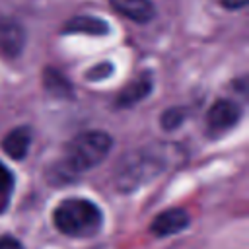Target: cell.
I'll return each instance as SVG.
<instances>
[{"label":"cell","instance_id":"obj_1","mask_svg":"<svg viewBox=\"0 0 249 249\" xmlns=\"http://www.w3.org/2000/svg\"><path fill=\"white\" fill-rule=\"evenodd\" d=\"M111 146H113L111 136L101 130H88V132L74 136L70 144L66 146L60 173L64 177H72V175H78V173H84L95 167L97 163L105 160Z\"/></svg>","mask_w":249,"mask_h":249},{"label":"cell","instance_id":"obj_2","mask_svg":"<svg viewBox=\"0 0 249 249\" xmlns=\"http://www.w3.org/2000/svg\"><path fill=\"white\" fill-rule=\"evenodd\" d=\"M54 226L68 237H91L103 224L101 210L86 198H66L53 214Z\"/></svg>","mask_w":249,"mask_h":249},{"label":"cell","instance_id":"obj_3","mask_svg":"<svg viewBox=\"0 0 249 249\" xmlns=\"http://www.w3.org/2000/svg\"><path fill=\"white\" fill-rule=\"evenodd\" d=\"M167 165V158L156 150H136L121 160L115 171V185L119 191H134L152 181Z\"/></svg>","mask_w":249,"mask_h":249},{"label":"cell","instance_id":"obj_4","mask_svg":"<svg viewBox=\"0 0 249 249\" xmlns=\"http://www.w3.org/2000/svg\"><path fill=\"white\" fill-rule=\"evenodd\" d=\"M241 119V109L235 101L231 99H218L210 111H208V130L212 134H222L226 130H230L231 126L237 124V121Z\"/></svg>","mask_w":249,"mask_h":249},{"label":"cell","instance_id":"obj_5","mask_svg":"<svg viewBox=\"0 0 249 249\" xmlns=\"http://www.w3.org/2000/svg\"><path fill=\"white\" fill-rule=\"evenodd\" d=\"M25 47V29L14 18H0V54L16 58Z\"/></svg>","mask_w":249,"mask_h":249},{"label":"cell","instance_id":"obj_6","mask_svg":"<svg viewBox=\"0 0 249 249\" xmlns=\"http://www.w3.org/2000/svg\"><path fill=\"white\" fill-rule=\"evenodd\" d=\"M189 226V214L181 208H169L161 214H158L152 222V233H156L158 237H165V235H173L183 231Z\"/></svg>","mask_w":249,"mask_h":249},{"label":"cell","instance_id":"obj_7","mask_svg":"<svg viewBox=\"0 0 249 249\" xmlns=\"http://www.w3.org/2000/svg\"><path fill=\"white\" fill-rule=\"evenodd\" d=\"M109 4L115 12L138 23H146L156 16V8L150 0H109Z\"/></svg>","mask_w":249,"mask_h":249},{"label":"cell","instance_id":"obj_8","mask_svg":"<svg viewBox=\"0 0 249 249\" xmlns=\"http://www.w3.org/2000/svg\"><path fill=\"white\" fill-rule=\"evenodd\" d=\"M29 144H31V130L29 126H18L14 130H10L4 140H2V148L4 152L14 158V160H23L27 150H29Z\"/></svg>","mask_w":249,"mask_h":249},{"label":"cell","instance_id":"obj_9","mask_svg":"<svg viewBox=\"0 0 249 249\" xmlns=\"http://www.w3.org/2000/svg\"><path fill=\"white\" fill-rule=\"evenodd\" d=\"M150 89H152V76H150V72H146V74L138 76L136 80H132L126 88H123V91L117 97V105H121V107L134 105L140 99H144L150 93Z\"/></svg>","mask_w":249,"mask_h":249},{"label":"cell","instance_id":"obj_10","mask_svg":"<svg viewBox=\"0 0 249 249\" xmlns=\"http://www.w3.org/2000/svg\"><path fill=\"white\" fill-rule=\"evenodd\" d=\"M64 33H84V35H107L109 25L107 21L93 18V16H74L66 21Z\"/></svg>","mask_w":249,"mask_h":249},{"label":"cell","instance_id":"obj_11","mask_svg":"<svg viewBox=\"0 0 249 249\" xmlns=\"http://www.w3.org/2000/svg\"><path fill=\"white\" fill-rule=\"evenodd\" d=\"M45 88L53 91L54 95H68L70 93V84L66 82L64 76H60L54 70H45Z\"/></svg>","mask_w":249,"mask_h":249},{"label":"cell","instance_id":"obj_12","mask_svg":"<svg viewBox=\"0 0 249 249\" xmlns=\"http://www.w3.org/2000/svg\"><path fill=\"white\" fill-rule=\"evenodd\" d=\"M12 187H14V177H12V173L8 171V167H4V165L0 163V208L4 206L8 195L12 193Z\"/></svg>","mask_w":249,"mask_h":249},{"label":"cell","instance_id":"obj_13","mask_svg":"<svg viewBox=\"0 0 249 249\" xmlns=\"http://www.w3.org/2000/svg\"><path fill=\"white\" fill-rule=\"evenodd\" d=\"M183 119H185V113H183V109H167L163 115H161V124H163V128L165 130H171V128H177L181 123H183Z\"/></svg>","mask_w":249,"mask_h":249},{"label":"cell","instance_id":"obj_14","mask_svg":"<svg viewBox=\"0 0 249 249\" xmlns=\"http://www.w3.org/2000/svg\"><path fill=\"white\" fill-rule=\"evenodd\" d=\"M111 72H113V66H111L109 62H99L95 68H91V70L88 72V80H103V78H107Z\"/></svg>","mask_w":249,"mask_h":249},{"label":"cell","instance_id":"obj_15","mask_svg":"<svg viewBox=\"0 0 249 249\" xmlns=\"http://www.w3.org/2000/svg\"><path fill=\"white\" fill-rule=\"evenodd\" d=\"M0 249H23V245L12 235H4L0 237Z\"/></svg>","mask_w":249,"mask_h":249},{"label":"cell","instance_id":"obj_16","mask_svg":"<svg viewBox=\"0 0 249 249\" xmlns=\"http://www.w3.org/2000/svg\"><path fill=\"white\" fill-rule=\"evenodd\" d=\"M220 4L224 8H230V10H237V8H243L247 4V0H220Z\"/></svg>","mask_w":249,"mask_h":249}]
</instances>
